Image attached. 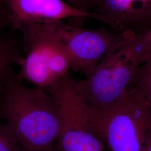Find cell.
I'll return each instance as SVG.
<instances>
[{
    "mask_svg": "<svg viewBox=\"0 0 151 151\" xmlns=\"http://www.w3.org/2000/svg\"><path fill=\"white\" fill-rule=\"evenodd\" d=\"M0 151H25L10 127L1 120Z\"/></svg>",
    "mask_w": 151,
    "mask_h": 151,
    "instance_id": "8fae6325",
    "label": "cell"
},
{
    "mask_svg": "<svg viewBox=\"0 0 151 151\" xmlns=\"http://www.w3.org/2000/svg\"><path fill=\"white\" fill-rule=\"evenodd\" d=\"M69 4L76 8L84 11H89L87 0H67Z\"/></svg>",
    "mask_w": 151,
    "mask_h": 151,
    "instance_id": "7c38bea8",
    "label": "cell"
},
{
    "mask_svg": "<svg viewBox=\"0 0 151 151\" xmlns=\"http://www.w3.org/2000/svg\"><path fill=\"white\" fill-rule=\"evenodd\" d=\"M0 120L9 125L25 151H54L60 119L54 97L26 86L13 70L0 90Z\"/></svg>",
    "mask_w": 151,
    "mask_h": 151,
    "instance_id": "6da1fadb",
    "label": "cell"
},
{
    "mask_svg": "<svg viewBox=\"0 0 151 151\" xmlns=\"http://www.w3.org/2000/svg\"><path fill=\"white\" fill-rule=\"evenodd\" d=\"M89 11L105 18L118 32L151 30V0H87Z\"/></svg>",
    "mask_w": 151,
    "mask_h": 151,
    "instance_id": "ba28073f",
    "label": "cell"
},
{
    "mask_svg": "<svg viewBox=\"0 0 151 151\" xmlns=\"http://www.w3.org/2000/svg\"><path fill=\"white\" fill-rule=\"evenodd\" d=\"M62 42L69 55L70 69L87 76L104 55L132 32L114 33L106 27L87 29L63 21L46 22Z\"/></svg>",
    "mask_w": 151,
    "mask_h": 151,
    "instance_id": "8992f818",
    "label": "cell"
},
{
    "mask_svg": "<svg viewBox=\"0 0 151 151\" xmlns=\"http://www.w3.org/2000/svg\"><path fill=\"white\" fill-rule=\"evenodd\" d=\"M54 97L60 119L54 151H104V141L88 113L86 101L68 72L44 90Z\"/></svg>",
    "mask_w": 151,
    "mask_h": 151,
    "instance_id": "277c9868",
    "label": "cell"
},
{
    "mask_svg": "<svg viewBox=\"0 0 151 151\" xmlns=\"http://www.w3.org/2000/svg\"><path fill=\"white\" fill-rule=\"evenodd\" d=\"M22 29L25 55L18 62L20 70L17 76L22 81L45 90L69 72V55L47 23L30 25Z\"/></svg>",
    "mask_w": 151,
    "mask_h": 151,
    "instance_id": "5b68a950",
    "label": "cell"
},
{
    "mask_svg": "<svg viewBox=\"0 0 151 151\" xmlns=\"http://www.w3.org/2000/svg\"><path fill=\"white\" fill-rule=\"evenodd\" d=\"M21 46L15 38L0 32V90L22 57Z\"/></svg>",
    "mask_w": 151,
    "mask_h": 151,
    "instance_id": "9c48e42d",
    "label": "cell"
},
{
    "mask_svg": "<svg viewBox=\"0 0 151 151\" xmlns=\"http://www.w3.org/2000/svg\"><path fill=\"white\" fill-rule=\"evenodd\" d=\"M143 151H151V129L147 136Z\"/></svg>",
    "mask_w": 151,
    "mask_h": 151,
    "instance_id": "5bb4252c",
    "label": "cell"
},
{
    "mask_svg": "<svg viewBox=\"0 0 151 151\" xmlns=\"http://www.w3.org/2000/svg\"><path fill=\"white\" fill-rule=\"evenodd\" d=\"M5 1L9 7L10 23L15 29L67 19L72 22L70 25L76 27H82L87 18L94 19L109 25L108 20L103 16L91 11L79 10L63 0Z\"/></svg>",
    "mask_w": 151,
    "mask_h": 151,
    "instance_id": "52a82bcc",
    "label": "cell"
},
{
    "mask_svg": "<svg viewBox=\"0 0 151 151\" xmlns=\"http://www.w3.org/2000/svg\"><path fill=\"white\" fill-rule=\"evenodd\" d=\"M87 106L95 129L110 151H143L151 129V110L127 88L108 108L87 104Z\"/></svg>",
    "mask_w": 151,
    "mask_h": 151,
    "instance_id": "3957f363",
    "label": "cell"
},
{
    "mask_svg": "<svg viewBox=\"0 0 151 151\" xmlns=\"http://www.w3.org/2000/svg\"><path fill=\"white\" fill-rule=\"evenodd\" d=\"M8 24H10L9 12H7L0 7V32Z\"/></svg>",
    "mask_w": 151,
    "mask_h": 151,
    "instance_id": "4fadbf2b",
    "label": "cell"
},
{
    "mask_svg": "<svg viewBox=\"0 0 151 151\" xmlns=\"http://www.w3.org/2000/svg\"><path fill=\"white\" fill-rule=\"evenodd\" d=\"M151 51V30L130 33L104 55L91 73L77 81L87 104L106 108L122 96Z\"/></svg>",
    "mask_w": 151,
    "mask_h": 151,
    "instance_id": "7a4b0ae2",
    "label": "cell"
},
{
    "mask_svg": "<svg viewBox=\"0 0 151 151\" xmlns=\"http://www.w3.org/2000/svg\"><path fill=\"white\" fill-rule=\"evenodd\" d=\"M127 89L151 110V51L136 70Z\"/></svg>",
    "mask_w": 151,
    "mask_h": 151,
    "instance_id": "30bf717a",
    "label": "cell"
}]
</instances>
